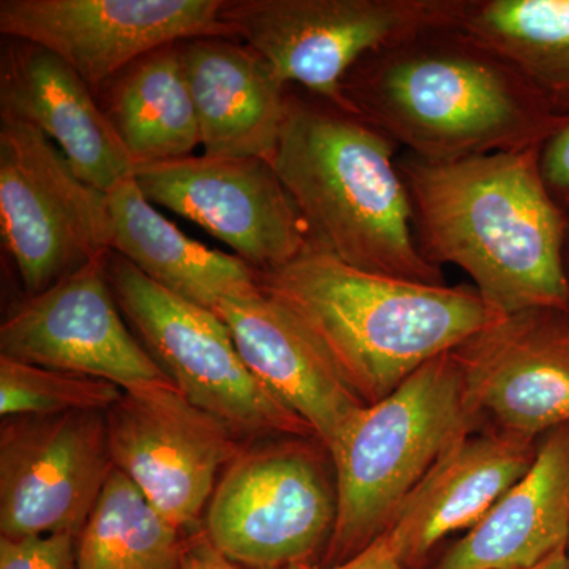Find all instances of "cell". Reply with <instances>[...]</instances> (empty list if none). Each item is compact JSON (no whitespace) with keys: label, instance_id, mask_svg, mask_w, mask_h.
Here are the masks:
<instances>
[{"label":"cell","instance_id":"cell-1","mask_svg":"<svg viewBox=\"0 0 569 569\" xmlns=\"http://www.w3.org/2000/svg\"><path fill=\"white\" fill-rule=\"evenodd\" d=\"M538 149L456 162L411 153L399 160L422 253L466 271L486 305L503 317L569 312V213L542 182Z\"/></svg>","mask_w":569,"mask_h":569},{"label":"cell","instance_id":"cell-2","mask_svg":"<svg viewBox=\"0 0 569 569\" xmlns=\"http://www.w3.org/2000/svg\"><path fill=\"white\" fill-rule=\"evenodd\" d=\"M351 114L427 162L538 148L567 121L460 26L372 52L343 81Z\"/></svg>","mask_w":569,"mask_h":569},{"label":"cell","instance_id":"cell-3","mask_svg":"<svg viewBox=\"0 0 569 569\" xmlns=\"http://www.w3.org/2000/svg\"><path fill=\"white\" fill-rule=\"evenodd\" d=\"M258 284L309 332L366 406L505 318L475 287L373 274L313 249L258 272Z\"/></svg>","mask_w":569,"mask_h":569},{"label":"cell","instance_id":"cell-4","mask_svg":"<svg viewBox=\"0 0 569 569\" xmlns=\"http://www.w3.org/2000/svg\"><path fill=\"white\" fill-rule=\"evenodd\" d=\"M399 146L372 123L288 91L272 160L305 220L310 249L361 271L445 284L419 247Z\"/></svg>","mask_w":569,"mask_h":569},{"label":"cell","instance_id":"cell-5","mask_svg":"<svg viewBox=\"0 0 569 569\" xmlns=\"http://www.w3.org/2000/svg\"><path fill=\"white\" fill-rule=\"evenodd\" d=\"M475 417L455 351L362 407L328 447L337 516L325 567L342 563L376 541L427 471L470 433Z\"/></svg>","mask_w":569,"mask_h":569},{"label":"cell","instance_id":"cell-6","mask_svg":"<svg viewBox=\"0 0 569 569\" xmlns=\"http://www.w3.org/2000/svg\"><path fill=\"white\" fill-rule=\"evenodd\" d=\"M470 0H227L224 24L280 81L351 112L343 81L372 52L462 24Z\"/></svg>","mask_w":569,"mask_h":569},{"label":"cell","instance_id":"cell-7","mask_svg":"<svg viewBox=\"0 0 569 569\" xmlns=\"http://www.w3.org/2000/svg\"><path fill=\"white\" fill-rule=\"evenodd\" d=\"M107 274L119 309L176 388L241 438L313 436L250 372L219 313L152 282L111 252Z\"/></svg>","mask_w":569,"mask_h":569},{"label":"cell","instance_id":"cell-8","mask_svg":"<svg viewBox=\"0 0 569 569\" xmlns=\"http://www.w3.org/2000/svg\"><path fill=\"white\" fill-rule=\"evenodd\" d=\"M0 231L26 298L112 252L108 194L36 127L0 114Z\"/></svg>","mask_w":569,"mask_h":569},{"label":"cell","instance_id":"cell-9","mask_svg":"<svg viewBox=\"0 0 569 569\" xmlns=\"http://www.w3.org/2000/svg\"><path fill=\"white\" fill-rule=\"evenodd\" d=\"M204 512L206 537L234 563L291 569L329 542L336 489L301 445L242 449L224 467Z\"/></svg>","mask_w":569,"mask_h":569},{"label":"cell","instance_id":"cell-10","mask_svg":"<svg viewBox=\"0 0 569 569\" xmlns=\"http://www.w3.org/2000/svg\"><path fill=\"white\" fill-rule=\"evenodd\" d=\"M133 178L152 204L200 224L257 272L310 249L298 206L269 160L201 153L134 168Z\"/></svg>","mask_w":569,"mask_h":569},{"label":"cell","instance_id":"cell-11","mask_svg":"<svg viewBox=\"0 0 569 569\" xmlns=\"http://www.w3.org/2000/svg\"><path fill=\"white\" fill-rule=\"evenodd\" d=\"M227 0H2L0 33L61 58L93 93L149 52L201 39H234ZM236 40V39H234Z\"/></svg>","mask_w":569,"mask_h":569},{"label":"cell","instance_id":"cell-12","mask_svg":"<svg viewBox=\"0 0 569 569\" xmlns=\"http://www.w3.org/2000/svg\"><path fill=\"white\" fill-rule=\"evenodd\" d=\"M114 468L183 531L197 530L239 438L174 383L123 391L104 411Z\"/></svg>","mask_w":569,"mask_h":569},{"label":"cell","instance_id":"cell-13","mask_svg":"<svg viewBox=\"0 0 569 569\" xmlns=\"http://www.w3.org/2000/svg\"><path fill=\"white\" fill-rule=\"evenodd\" d=\"M112 470L104 411L3 419L2 537H80Z\"/></svg>","mask_w":569,"mask_h":569},{"label":"cell","instance_id":"cell-14","mask_svg":"<svg viewBox=\"0 0 569 569\" xmlns=\"http://www.w3.org/2000/svg\"><path fill=\"white\" fill-rule=\"evenodd\" d=\"M108 257L26 298L0 326V356L99 378L122 391L173 383L122 320Z\"/></svg>","mask_w":569,"mask_h":569},{"label":"cell","instance_id":"cell-15","mask_svg":"<svg viewBox=\"0 0 569 569\" xmlns=\"http://www.w3.org/2000/svg\"><path fill=\"white\" fill-rule=\"evenodd\" d=\"M455 353L475 415L535 440L569 425V312L505 317Z\"/></svg>","mask_w":569,"mask_h":569},{"label":"cell","instance_id":"cell-16","mask_svg":"<svg viewBox=\"0 0 569 569\" xmlns=\"http://www.w3.org/2000/svg\"><path fill=\"white\" fill-rule=\"evenodd\" d=\"M0 114L40 130L82 181L104 193L134 173L96 93L69 63L39 44L11 39L3 43Z\"/></svg>","mask_w":569,"mask_h":569},{"label":"cell","instance_id":"cell-17","mask_svg":"<svg viewBox=\"0 0 569 569\" xmlns=\"http://www.w3.org/2000/svg\"><path fill=\"white\" fill-rule=\"evenodd\" d=\"M216 312L254 378L326 448L366 406L309 332L260 284L223 299Z\"/></svg>","mask_w":569,"mask_h":569},{"label":"cell","instance_id":"cell-18","mask_svg":"<svg viewBox=\"0 0 569 569\" xmlns=\"http://www.w3.org/2000/svg\"><path fill=\"white\" fill-rule=\"evenodd\" d=\"M538 440L497 429L463 437L407 497L380 535L407 568L448 535L470 530L529 470Z\"/></svg>","mask_w":569,"mask_h":569},{"label":"cell","instance_id":"cell-19","mask_svg":"<svg viewBox=\"0 0 569 569\" xmlns=\"http://www.w3.org/2000/svg\"><path fill=\"white\" fill-rule=\"evenodd\" d=\"M179 54L203 153L272 162L287 116L288 86L263 56L224 37L181 41Z\"/></svg>","mask_w":569,"mask_h":569},{"label":"cell","instance_id":"cell-20","mask_svg":"<svg viewBox=\"0 0 569 569\" xmlns=\"http://www.w3.org/2000/svg\"><path fill=\"white\" fill-rule=\"evenodd\" d=\"M569 425L539 438L529 470L436 569H530L567 549Z\"/></svg>","mask_w":569,"mask_h":569},{"label":"cell","instance_id":"cell-21","mask_svg":"<svg viewBox=\"0 0 569 569\" xmlns=\"http://www.w3.org/2000/svg\"><path fill=\"white\" fill-rule=\"evenodd\" d=\"M107 194L114 228L112 252L164 290L216 312L223 299L258 283V272L241 258L183 234L157 211L133 176Z\"/></svg>","mask_w":569,"mask_h":569},{"label":"cell","instance_id":"cell-22","mask_svg":"<svg viewBox=\"0 0 569 569\" xmlns=\"http://www.w3.org/2000/svg\"><path fill=\"white\" fill-rule=\"evenodd\" d=\"M96 97L134 168L186 159L201 146L179 43L142 56Z\"/></svg>","mask_w":569,"mask_h":569},{"label":"cell","instance_id":"cell-23","mask_svg":"<svg viewBox=\"0 0 569 569\" xmlns=\"http://www.w3.org/2000/svg\"><path fill=\"white\" fill-rule=\"evenodd\" d=\"M460 28L569 114V0H470Z\"/></svg>","mask_w":569,"mask_h":569},{"label":"cell","instance_id":"cell-24","mask_svg":"<svg viewBox=\"0 0 569 569\" xmlns=\"http://www.w3.org/2000/svg\"><path fill=\"white\" fill-rule=\"evenodd\" d=\"M186 531L118 468L78 537L77 569H179Z\"/></svg>","mask_w":569,"mask_h":569},{"label":"cell","instance_id":"cell-25","mask_svg":"<svg viewBox=\"0 0 569 569\" xmlns=\"http://www.w3.org/2000/svg\"><path fill=\"white\" fill-rule=\"evenodd\" d=\"M122 392L110 381L0 356V415L3 419L107 411Z\"/></svg>","mask_w":569,"mask_h":569},{"label":"cell","instance_id":"cell-26","mask_svg":"<svg viewBox=\"0 0 569 569\" xmlns=\"http://www.w3.org/2000/svg\"><path fill=\"white\" fill-rule=\"evenodd\" d=\"M78 537L0 538V569H77Z\"/></svg>","mask_w":569,"mask_h":569},{"label":"cell","instance_id":"cell-27","mask_svg":"<svg viewBox=\"0 0 569 569\" xmlns=\"http://www.w3.org/2000/svg\"><path fill=\"white\" fill-rule=\"evenodd\" d=\"M538 167L549 193L569 212V116L538 149Z\"/></svg>","mask_w":569,"mask_h":569},{"label":"cell","instance_id":"cell-28","mask_svg":"<svg viewBox=\"0 0 569 569\" xmlns=\"http://www.w3.org/2000/svg\"><path fill=\"white\" fill-rule=\"evenodd\" d=\"M179 569H239L233 560L228 559L206 537L204 530H194L187 535L186 550H183L181 567Z\"/></svg>","mask_w":569,"mask_h":569},{"label":"cell","instance_id":"cell-29","mask_svg":"<svg viewBox=\"0 0 569 569\" xmlns=\"http://www.w3.org/2000/svg\"><path fill=\"white\" fill-rule=\"evenodd\" d=\"M291 569H408L402 563L391 549L388 548L387 542L381 538L370 542L367 548L361 552L350 557V559L342 561V563L335 565V567L325 568H309L306 565Z\"/></svg>","mask_w":569,"mask_h":569},{"label":"cell","instance_id":"cell-30","mask_svg":"<svg viewBox=\"0 0 569 569\" xmlns=\"http://www.w3.org/2000/svg\"><path fill=\"white\" fill-rule=\"evenodd\" d=\"M530 569H568L567 567V549L560 550L556 556L550 557V559L542 561V563L537 565V567Z\"/></svg>","mask_w":569,"mask_h":569},{"label":"cell","instance_id":"cell-31","mask_svg":"<svg viewBox=\"0 0 569 569\" xmlns=\"http://www.w3.org/2000/svg\"><path fill=\"white\" fill-rule=\"evenodd\" d=\"M563 263H565V272H567L568 282H569V217H568L567 238H565V247H563Z\"/></svg>","mask_w":569,"mask_h":569},{"label":"cell","instance_id":"cell-32","mask_svg":"<svg viewBox=\"0 0 569 569\" xmlns=\"http://www.w3.org/2000/svg\"><path fill=\"white\" fill-rule=\"evenodd\" d=\"M567 567L569 569V539H568V546H567Z\"/></svg>","mask_w":569,"mask_h":569}]
</instances>
